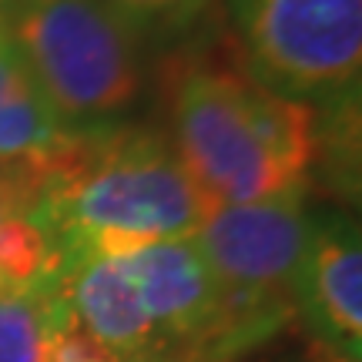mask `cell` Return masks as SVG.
I'll return each instance as SVG.
<instances>
[{
	"label": "cell",
	"instance_id": "cell-1",
	"mask_svg": "<svg viewBox=\"0 0 362 362\" xmlns=\"http://www.w3.org/2000/svg\"><path fill=\"white\" fill-rule=\"evenodd\" d=\"M37 218L61 252L128 255L155 242L192 238L211 215L168 134L144 124L71 131L40 151Z\"/></svg>",
	"mask_w": 362,
	"mask_h": 362
},
{
	"label": "cell",
	"instance_id": "cell-2",
	"mask_svg": "<svg viewBox=\"0 0 362 362\" xmlns=\"http://www.w3.org/2000/svg\"><path fill=\"white\" fill-rule=\"evenodd\" d=\"M168 141L211 205L309 194L315 111L262 88L238 57L168 64Z\"/></svg>",
	"mask_w": 362,
	"mask_h": 362
},
{
	"label": "cell",
	"instance_id": "cell-3",
	"mask_svg": "<svg viewBox=\"0 0 362 362\" xmlns=\"http://www.w3.org/2000/svg\"><path fill=\"white\" fill-rule=\"evenodd\" d=\"M312 232L305 194L218 205L192 235L218 285L205 362H235L296 319V275Z\"/></svg>",
	"mask_w": 362,
	"mask_h": 362
},
{
	"label": "cell",
	"instance_id": "cell-4",
	"mask_svg": "<svg viewBox=\"0 0 362 362\" xmlns=\"http://www.w3.org/2000/svg\"><path fill=\"white\" fill-rule=\"evenodd\" d=\"M4 27L71 131L117 124L144 90V40L104 0H13Z\"/></svg>",
	"mask_w": 362,
	"mask_h": 362
},
{
	"label": "cell",
	"instance_id": "cell-5",
	"mask_svg": "<svg viewBox=\"0 0 362 362\" xmlns=\"http://www.w3.org/2000/svg\"><path fill=\"white\" fill-rule=\"evenodd\" d=\"M238 64L309 107L359 98L362 0H225Z\"/></svg>",
	"mask_w": 362,
	"mask_h": 362
},
{
	"label": "cell",
	"instance_id": "cell-6",
	"mask_svg": "<svg viewBox=\"0 0 362 362\" xmlns=\"http://www.w3.org/2000/svg\"><path fill=\"white\" fill-rule=\"evenodd\" d=\"M296 315L312 346L362 362V238L349 215H312L296 275Z\"/></svg>",
	"mask_w": 362,
	"mask_h": 362
},
{
	"label": "cell",
	"instance_id": "cell-7",
	"mask_svg": "<svg viewBox=\"0 0 362 362\" xmlns=\"http://www.w3.org/2000/svg\"><path fill=\"white\" fill-rule=\"evenodd\" d=\"M128 265L155 322L161 352L205 362L218 322V285L194 242L178 238L144 245L128 252Z\"/></svg>",
	"mask_w": 362,
	"mask_h": 362
},
{
	"label": "cell",
	"instance_id": "cell-8",
	"mask_svg": "<svg viewBox=\"0 0 362 362\" xmlns=\"http://www.w3.org/2000/svg\"><path fill=\"white\" fill-rule=\"evenodd\" d=\"M57 285L78 325L117 359L138 362L161 352L128 255H78L61 262Z\"/></svg>",
	"mask_w": 362,
	"mask_h": 362
},
{
	"label": "cell",
	"instance_id": "cell-9",
	"mask_svg": "<svg viewBox=\"0 0 362 362\" xmlns=\"http://www.w3.org/2000/svg\"><path fill=\"white\" fill-rule=\"evenodd\" d=\"M71 134L57 117L0 17V161L40 155Z\"/></svg>",
	"mask_w": 362,
	"mask_h": 362
},
{
	"label": "cell",
	"instance_id": "cell-10",
	"mask_svg": "<svg viewBox=\"0 0 362 362\" xmlns=\"http://www.w3.org/2000/svg\"><path fill=\"white\" fill-rule=\"evenodd\" d=\"M64 309L57 279L0 298V362H47L51 329Z\"/></svg>",
	"mask_w": 362,
	"mask_h": 362
},
{
	"label": "cell",
	"instance_id": "cell-11",
	"mask_svg": "<svg viewBox=\"0 0 362 362\" xmlns=\"http://www.w3.org/2000/svg\"><path fill=\"white\" fill-rule=\"evenodd\" d=\"M111 11L128 21L141 40H175L188 37V30L208 13L211 0H104Z\"/></svg>",
	"mask_w": 362,
	"mask_h": 362
},
{
	"label": "cell",
	"instance_id": "cell-12",
	"mask_svg": "<svg viewBox=\"0 0 362 362\" xmlns=\"http://www.w3.org/2000/svg\"><path fill=\"white\" fill-rule=\"evenodd\" d=\"M47 362H124L117 359L111 349H104L94 336H88L78 325V319L67 312V302L57 322L51 329V349H47Z\"/></svg>",
	"mask_w": 362,
	"mask_h": 362
},
{
	"label": "cell",
	"instance_id": "cell-13",
	"mask_svg": "<svg viewBox=\"0 0 362 362\" xmlns=\"http://www.w3.org/2000/svg\"><path fill=\"white\" fill-rule=\"evenodd\" d=\"M40 198V171L37 158H13L0 161V218L21 202H37Z\"/></svg>",
	"mask_w": 362,
	"mask_h": 362
},
{
	"label": "cell",
	"instance_id": "cell-14",
	"mask_svg": "<svg viewBox=\"0 0 362 362\" xmlns=\"http://www.w3.org/2000/svg\"><path fill=\"white\" fill-rule=\"evenodd\" d=\"M309 362H352V359H346V356H336V352L322 349V346H312Z\"/></svg>",
	"mask_w": 362,
	"mask_h": 362
},
{
	"label": "cell",
	"instance_id": "cell-15",
	"mask_svg": "<svg viewBox=\"0 0 362 362\" xmlns=\"http://www.w3.org/2000/svg\"><path fill=\"white\" fill-rule=\"evenodd\" d=\"M138 362H188V359H181V356H168V352H155V356H148V359H138Z\"/></svg>",
	"mask_w": 362,
	"mask_h": 362
},
{
	"label": "cell",
	"instance_id": "cell-16",
	"mask_svg": "<svg viewBox=\"0 0 362 362\" xmlns=\"http://www.w3.org/2000/svg\"><path fill=\"white\" fill-rule=\"evenodd\" d=\"M13 0H0V17H4V13H7V7H11Z\"/></svg>",
	"mask_w": 362,
	"mask_h": 362
}]
</instances>
